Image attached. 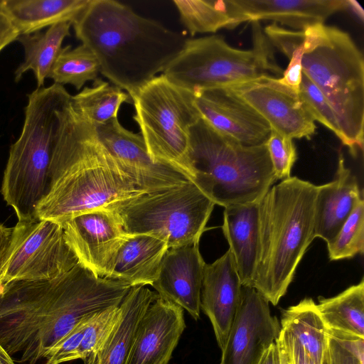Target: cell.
<instances>
[{"instance_id":"6da1fadb","label":"cell","mask_w":364,"mask_h":364,"mask_svg":"<svg viewBox=\"0 0 364 364\" xmlns=\"http://www.w3.org/2000/svg\"><path fill=\"white\" fill-rule=\"evenodd\" d=\"M131 287L96 277L80 263L46 280H13L0 287V344L13 360L36 364L78 323L119 306Z\"/></svg>"},{"instance_id":"7a4b0ae2","label":"cell","mask_w":364,"mask_h":364,"mask_svg":"<svg viewBox=\"0 0 364 364\" xmlns=\"http://www.w3.org/2000/svg\"><path fill=\"white\" fill-rule=\"evenodd\" d=\"M71 97L60 112L49 190L37 210L39 220L59 223L144 193L117 166L98 139L95 127L75 111Z\"/></svg>"},{"instance_id":"3957f363","label":"cell","mask_w":364,"mask_h":364,"mask_svg":"<svg viewBox=\"0 0 364 364\" xmlns=\"http://www.w3.org/2000/svg\"><path fill=\"white\" fill-rule=\"evenodd\" d=\"M72 25L100 73L129 95L162 73L187 39L114 0H90Z\"/></svg>"},{"instance_id":"277c9868","label":"cell","mask_w":364,"mask_h":364,"mask_svg":"<svg viewBox=\"0 0 364 364\" xmlns=\"http://www.w3.org/2000/svg\"><path fill=\"white\" fill-rule=\"evenodd\" d=\"M318 186L290 176L259 202L258 246L252 287L277 305L315 238Z\"/></svg>"},{"instance_id":"5b68a950","label":"cell","mask_w":364,"mask_h":364,"mask_svg":"<svg viewBox=\"0 0 364 364\" xmlns=\"http://www.w3.org/2000/svg\"><path fill=\"white\" fill-rule=\"evenodd\" d=\"M288 33L301 50L302 72L323 95L336 117L339 139L355 156L364 141L362 53L348 33L324 23Z\"/></svg>"},{"instance_id":"8992f818","label":"cell","mask_w":364,"mask_h":364,"mask_svg":"<svg viewBox=\"0 0 364 364\" xmlns=\"http://www.w3.org/2000/svg\"><path fill=\"white\" fill-rule=\"evenodd\" d=\"M186 173L209 199L224 208L259 202L277 180L266 142L243 145L201 118L191 129Z\"/></svg>"},{"instance_id":"52a82bcc","label":"cell","mask_w":364,"mask_h":364,"mask_svg":"<svg viewBox=\"0 0 364 364\" xmlns=\"http://www.w3.org/2000/svg\"><path fill=\"white\" fill-rule=\"evenodd\" d=\"M71 96L58 83L37 87L28 95L22 132L10 147L1 189L4 200L15 210L18 222L39 220L38 208L49 190L60 112Z\"/></svg>"},{"instance_id":"ba28073f","label":"cell","mask_w":364,"mask_h":364,"mask_svg":"<svg viewBox=\"0 0 364 364\" xmlns=\"http://www.w3.org/2000/svg\"><path fill=\"white\" fill-rule=\"evenodd\" d=\"M251 23L252 49L233 48L216 35L187 38L161 74L192 93L283 74L259 22Z\"/></svg>"},{"instance_id":"9c48e42d","label":"cell","mask_w":364,"mask_h":364,"mask_svg":"<svg viewBox=\"0 0 364 364\" xmlns=\"http://www.w3.org/2000/svg\"><path fill=\"white\" fill-rule=\"evenodd\" d=\"M215 203L191 181L173 187L141 193L107 208L119 217L127 235H147L168 248L199 243Z\"/></svg>"},{"instance_id":"30bf717a","label":"cell","mask_w":364,"mask_h":364,"mask_svg":"<svg viewBox=\"0 0 364 364\" xmlns=\"http://www.w3.org/2000/svg\"><path fill=\"white\" fill-rule=\"evenodd\" d=\"M129 96L135 109L134 119L151 159L186 176L191 129L200 119L194 94L161 74Z\"/></svg>"},{"instance_id":"8fae6325","label":"cell","mask_w":364,"mask_h":364,"mask_svg":"<svg viewBox=\"0 0 364 364\" xmlns=\"http://www.w3.org/2000/svg\"><path fill=\"white\" fill-rule=\"evenodd\" d=\"M14 228L10 255L0 274L2 284L13 280L53 279L78 263L60 223L37 220L18 222Z\"/></svg>"},{"instance_id":"7c38bea8","label":"cell","mask_w":364,"mask_h":364,"mask_svg":"<svg viewBox=\"0 0 364 364\" xmlns=\"http://www.w3.org/2000/svg\"><path fill=\"white\" fill-rule=\"evenodd\" d=\"M60 224L65 240L78 262L96 277L108 279L128 235L118 215L105 207L77 215Z\"/></svg>"},{"instance_id":"4fadbf2b","label":"cell","mask_w":364,"mask_h":364,"mask_svg":"<svg viewBox=\"0 0 364 364\" xmlns=\"http://www.w3.org/2000/svg\"><path fill=\"white\" fill-rule=\"evenodd\" d=\"M255 109L271 130L291 139H310L315 133V120L298 92L273 76L228 86Z\"/></svg>"},{"instance_id":"5bb4252c","label":"cell","mask_w":364,"mask_h":364,"mask_svg":"<svg viewBox=\"0 0 364 364\" xmlns=\"http://www.w3.org/2000/svg\"><path fill=\"white\" fill-rule=\"evenodd\" d=\"M95 129L107 151L141 191H158L189 181L177 168L154 161L141 134L125 129L118 118Z\"/></svg>"},{"instance_id":"9a60e30c","label":"cell","mask_w":364,"mask_h":364,"mask_svg":"<svg viewBox=\"0 0 364 364\" xmlns=\"http://www.w3.org/2000/svg\"><path fill=\"white\" fill-rule=\"evenodd\" d=\"M281 332L269 301L254 287L242 286L240 303L220 364H258Z\"/></svg>"},{"instance_id":"2e32d148","label":"cell","mask_w":364,"mask_h":364,"mask_svg":"<svg viewBox=\"0 0 364 364\" xmlns=\"http://www.w3.org/2000/svg\"><path fill=\"white\" fill-rule=\"evenodd\" d=\"M193 94L200 118L219 133L246 146L267 141L269 124L228 87Z\"/></svg>"},{"instance_id":"e0dca14e","label":"cell","mask_w":364,"mask_h":364,"mask_svg":"<svg viewBox=\"0 0 364 364\" xmlns=\"http://www.w3.org/2000/svg\"><path fill=\"white\" fill-rule=\"evenodd\" d=\"M225 4L231 29L245 22L269 20L303 31L349 9L346 0H226Z\"/></svg>"},{"instance_id":"ac0fdd59","label":"cell","mask_w":364,"mask_h":364,"mask_svg":"<svg viewBox=\"0 0 364 364\" xmlns=\"http://www.w3.org/2000/svg\"><path fill=\"white\" fill-rule=\"evenodd\" d=\"M185 328L183 309L158 296L137 325L126 364H168Z\"/></svg>"},{"instance_id":"d6986e66","label":"cell","mask_w":364,"mask_h":364,"mask_svg":"<svg viewBox=\"0 0 364 364\" xmlns=\"http://www.w3.org/2000/svg\"><path fill=\"white\" fill-rule=\"evenodd\" d=\"M205 264L199 243L168 248L151 286L159 297L176 304L198 320Z\"/></svg>"},{"instance_id":"ffe728a7","label":"cell","mask_w":364,"mask_h":364,"mask_svg":"<svg viewBox=\"0 0 364 364\" xmlns=\"http://www.w3.org/2000/svg\"><path fill=\"white\" fill-rule=\"evenodd\" d=\"M242 284L230 250L205 264L200 291V310L210 319L222 350L240 303Z\"/></svg>"},{"instance_id":"44dd1931","label":"cell","mask_w":364,"mask_h":364,"mask_svg":"<svg viewBox=\"0 0 364 364\" xmlns=\"http://www.w3.org/2000/svg\"><path fill=\"white\" fill-rule=\"evenodd\" d=\"M360 198L356 178L346 167L343 154L340 152L335 178L318 186L314 237L323 239L327 244L331 242Z\"/></svg>"},{"instance_id":"7402d4cb","label":"cell","mask_w":364,"mask_h":364,"mask_svg":"<svg viewBox=\"0 0 364 364\" xmlns=\"http://www.w3.org/2000/svg\"><path fill=\"white\" fill-rule=\"evenodd\" d=\"M259 202L225 208L222 230L242 286L252 287L258 246Z\"/></svg>"},{"instance_id":"603a6c76","label":"cell","mask_w":364,"mask_h":364,"mask_svg":"<svg viewBox=\"0 0 364 364\" xmlns=\"http://www.w3.org/2000/svg\"><path fill=\"white\" fill-rule=\"evenodd\" d=\"M168 247L166 242L147 235H128L117 253L108 279L136 286L152 285Z\"/></svg>"},{"instance_id":"cb8c5ba5","label":"cell","mask_w":364,"mask_h":364,"mask_svg":"<svg viewBox=\"0 0 364 364\" xmlns=\"http://www.w3.org/2000/svg\"><path fill=\"white\" fill-rule=\"evenodd\" d=\"M158 294L145 286L132 287L119 305V318L100 351L83 364H126L137 325Z\"/></svg>"},{"instance_id":"d4e9b609","label":"cell","mask_w":364,"mask_h":364,"mask_svg":"<svg viewBox=\"0 0 364 364\" xmlns=\"http://www.w3.org/2000/svg\"><path fill=\"white\" fill-rule=\"evenodd\" d=\"M90 0H6L5 14L21 34L46 26L73 21Z\"/></svg>"},{"instance_id":"484cf974","label":"cell","mask_w":364,"mask_h":364,"mask_svg":"<svg viewBox=\"0 0 364 364\" xmlns=\"http://www.w3.org/2000/svg\"><path fill=\"white\" fill-rule=\"evenodd\" d=\"M280 325L316 364H323L327 354L328 330L312 299L305 298L284 309Z\"/></svg>"},{"instance_id":"4316f807","label":"cell","mask_w":364,"mask_h":364,"mask_svg":"<svg viewBox=\"0 0 364 364\" xmlns=\"http://www.w3.org/2000/svg\"><path fill=\"white\" fill-rule=\"evenodd\" d=\"M71 25L70 22H62L50 26L45 33L36 32L18 36L17 40L24 48L25 59L15 71L16 82L25 72L31 70L35 74L38 87H43L62 48L64 38L70 35Z\"/></svg>"},{"instance_id":"83f0119b","label":"cell","mask_w":364,"mask_h":364,"mask_svg":"<svg viewBox=\"0 0 364 364\" xmlns=\"http://www.w3.org/2000/svg\"><path fill=\"white\" fill-rule=\"evenodd\" d=\"M328 332L364 338V279L316 304Z\"/></svg>"},{"instance_id":"f1b7e54d","label":"cell","mask_w":364,"mask_h":364,"mask_svg":"<svg viewBox=\"0 0 364 364\" xmlns=\"http://www.w3.org/2000/svg\"><path fill=\"white\" fill-rule=\"evenodd\" d=\"M125 102H132L128 93L98 78L92 87H84L71 97L77 114L94 127L118 118L120 106Z\"/></svg>"},{"instance_id":"f546056e","label":"cell","mask_w":364,"mask_h":364,"mask_svg":"<svg viewBox=\"0 0 364 364\" xmlns=\"http://www.w3.org/2000/svg\"><path fill=\"white\" fill-rule=\"evenodd\" d=\"M100 73L97 58L84 44L71 48L70 46L62 48L57 56L48 77L54 83L70 84L77 90L87 81H95Z\"/></svg>"},{"instance_id":"4dcf8cb0","label":"cell","mask_w":364,"mask_h":364,"mask_svg":"<svg viewBox=\"0 0 364 364\" xmlns=\"http://www.w3.org/2000/svg\"><path fill=\"white\" fill-rule=\"evenodd\" d=\"M181 23L194 36L231 29L232 21L225 1L173 0Z\"/></svg>"},{"instance_id":"1f68e13d","label":"cell","mask_w":364,"mask_h":364,"mask_svg":"<svg viewBox=\"0 0 364 364\" xmlns=\"http://www.w3.org/2000/svg\"><path fill=\"white\" fill-rule=\"evenodd\" d=\"M330 260H340L363 254L364 250V201L356 203L333 240L327 244Z\"/></svg>"},{"instance_id":"d6a6232c","label":"cell","mask_w":364,"mask_h":364,"mask_svg":"<svg viewBox=\"0 0 364 364\" xmlns=\"http://www.w3.org/2000/svg\"><path fill=\"white\" fill-rule=\"evenodd\" d=\"M119 316V306H114L98 311L90 318L78 348V359L87 360L100 351L114 330Z\"/></svg>"},{"instance_id":"836d02e7","label":"cell","mask_w":364,"mask_h":364,"mask_svg":"<svg viewBox=\"0 0 364 364\" xmlns=\"http://www.w3.org/2000/svg\"><path fill=\"white\" fill-rule=\"evenodd\" d=\"M299 94L314 120L319 122L340 139L341 132L333 110L322 92L303 72Z\"/></svg>"},{"instance_id":"e575fe53","label":"cell","mask_w":364,"mask_h":364,"mask_svg":"<svg viewBox=\"0 0 364 364\" xmlns=\"http://www.w3.org/2000/svg\"><path fill=\"white\" fill-rule=\"evenodd\" d=\"M328 364H364V338L328 331Z\"/></svg>"},{"instance_id":"d590c367","label":"cell","mask_w":364,"mask_h":364,"mask_svg":"<svg viewBox=\"0 0 364 364\" xmlns=\"http://www.w3.org/2000/svg\"><path fill=\"white\" fill-rule=\"evenodd\" d=\"M266 146L277 179L289 178L297 159L293 139L271 130Z\"/></svg>"},{"instance_id":"8d00e7d4","label":"cell","mask_w":364,"mask_h":364,"mask_svg":"<svg viewBox=\"0 0 364 364\" xmlns=\"http://www.w3.org/2000/svg\"><path fill=\"white\" fill-rule=\"evenodd\" d=\"M92 316L86 318L78 323L68 333L50 348L45 358L46 360L45 364H61L78 359V348L85 329Z\"/></svg>"},{"instance_id":"74e56055","label":"cell","mask_w":364,"mask_h":364,"mask_svg":"<svg viewBox=\"0 0 364 364\" xmlns=\"http://www.w3.org/2000/svg\"><path fill=\"white\" fill-rule=\"evenodd\" d=\"M278 340L287 352L289 364H316L302 346L282 328Z\"/></svg>"},{"instance_id":"f35d334b","label":"cell","mask_w":364,"mask_h":364,"mask_svg":"<svg viewBox=\"0 0 364 364\" xmlns=\"http://www.w3.org/2000/svg\"><path fill=\"white\" fill-rule=\"evenodd\" d=\"M20 33L11 19L0 13V52L6 46L17 40Z\"/></svg>"},{"instance_id":"ab89813d","label":"cell","mask_w":364,"mask_h":364,"mask_svg":"<svg viewBox=\"0 0 364 364\" xmlns=\"http://www.w3.org/2000/svg\"><path fill=\"white\" fill-rule=\"evenodd\" d=\"M14 228H7L0 223V274L9 259L14 239Z\"/></svg>"},{"instance_id":"60d3db41","label":"cell","mask_w":364,"mask_h":364,"mask_svg":"<svg viewBox=\"0 0 364 364\" xmlns=\"http://www.w3.org/2000/svg\"><path fill=\"white\" fill-rule=\"evenodd\" d=\"M258 364H281L277 343L272 344L262 356Z\"/></svg>"},{"instance_id":"b9f144b4","label":"cell","mask_w":364,"mask_h":364,"mask_svg":"<svg viewBox=\"0 0 364 364\" xmlns=\"http://www.w3.org/2000/svg\"><path fill=\"white\" fill-rule=\"evenodd\" d=\"M0 364H15L14 360L0 344Z\"/></svg>"},{"instance_id":"7bdbcfd3","label":"cell","mask_w":364,"mask_h":364,"mask_svg":"<svg viewBox=\"0 0 364 364\" xmlns=\"http://www.w3.org/2000/svg\"><path fill=\"white\" fill-rule=\"evenodd\" d=\"M349 9H351L361 19L363 18V11L358 2L348 1Z\"/></svg>"},{"instance_id":"ee69618b","label":"cell","mask_w":364,"mask_h":364,"mask_svg":"<svg viewBox=\"0 0 364 364\" xmlns=\"http://www.w3.org/2000/svg\"><path fill=\"white\" fill-rule=\"evenodd\" d=\"M277 343L278 344L279 350V355H280V362L281 364H289L288 362V358L287 352L282 346V344L280 343V341L277 339Z\"/></svg>"},{"instance_id":"f6af8a7d","label":"cell","mask_w":364,"mask_h":364,"mask_svg":"<svg viewBox=\"0 0 364 364\" xmlns=\"http://www.w3.org/2000/svg\"><path fill=\"white\" fill-rule=\"evenodd\" d=\"M5 1H6V0H0V13L4 14H5V11H6Z\"/></svg>"},{"instance_id":"bcb514c9","label":"cell","mask_w":364,"mask_h":364,"mask_svg":"<svg viewBox=\"0 0 364 364\" xmlns=\"http://www.w3.org/2000/svg\"><path fill=\"white\" fill-rule=\"evenodd\" d=\"M326 355H327V354H326ZM323 364H328V363H327V357H326V358H325V360H324V361H323Z\"/></svg>"},{"instance_id":"7dc6e473","label":"cell","mask_w":364,"mask_h":364,"mask_svg":"<svg viewBox=\"0 0 364 364\" xmlns=\"http://www.w3.org/2000/svg\"><path fill=\"white\" fill-rule=\"evenodd\" d=\"M1 284H1V280H0V287H1Z\"/></svg>"}]
</instances>
